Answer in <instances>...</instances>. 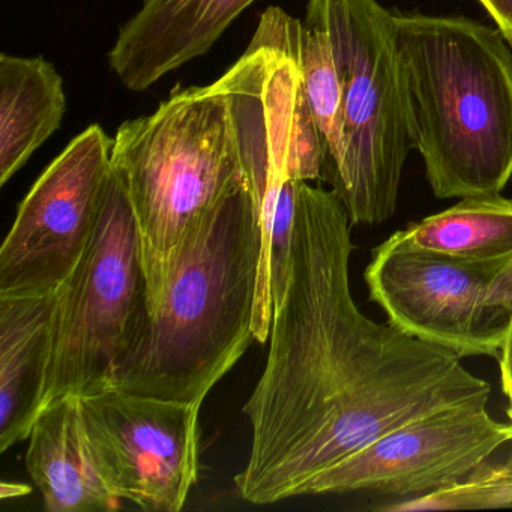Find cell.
Masks as SVG:
<instances>
[{
  "label": "cell",
  "instance_id": "6da1fadb",
  "mask_svg": "<svg viewBox=\"0 0 512 512\" xmlns=\"http://www.w3.org/2000/svg\"><path fill=\"white\" fill-rule=\"evenodd\" d=\"M352 226L337 190L302 182L289 286L244 406L253 442L235 484L253 505L305 496L314 479L383 434L490 398V383L460 356L359 310L350 290Z\"/></svg>",
  "mask_w": 512,
  "mask_h": 512
},
{
  "label": "cell",
  "instance_id": "7a4b0ae2",
  "mask_svg": "<svg viewBox=\"0 0 512 512\" xmlns=\"http://www.w3.org/2000/svg\"><path fill=\"white\" fill-rule=\"evenodd\" d=\"M263 253L247 181L205 218L113 388L202 406L254 335Z\"/></svg>",
  "mask_w": 512,
  "mask_h": 512
},
{
  "label": "cell",
  "instance_id": "3957f363",
  "mask_svg": "<svg viewBox=\"0 0 512 512\" xmlns=\"http://www.w3.org/2000/svg\"><path fill=\"white\" fill-rule=\"evenodd\" d=\"M413 149L437 199L500 194L512 178V50L461 16L394 11Z\"/></svg>",
  "mask_w": 512,
  "mask_h": 512
},
{
  "label": "cell",
  "instance_id": "277c9868",
  "mask_svg": "<svg viewBox=\"0 0 512 512\" xmlns=\"http://www.w3.org/2000/svg\"><path fill=\"white\" fill-rule=\"evenodd\" d=\"M112 167L136 217L151 313L212 209L245 182L220 83L176 88L149 116L116 131Z\"/></svg>",
  "mask_w": 512,
  "mask_h": 512
},
{
  "label": "cell",
  "instance_id": "5b68a950",
  "mask_svg": "<svg viewBox=\"0 0 512 512\" xmlns=\"http://www.w3.org/2000/svg\"><path fill=\"white\" fill-rule=\"evenodd\" d=\"M344 86L347 152L334 181L353 226L388 221L413 149L394 11L379 0H308Z\"/></svg>",
  "mask_w": 512,
  "mask_h": 512
},
{
  "label": "cell",
  "instance_id": "8992f818",
  "mask_svg": "<svg viewBox=\"0 0 512 512\" xmlns=\"http://www.w3.org/2000/svg\"><path fill=\"white\" fill-rule=\"evenodd\" d=\"M148 319L136 217L124 181L112 167L94 236L55 293L43 407L65 395L113 388Z\"/></svg>",
  "mask_w": 512,
  "mask_h": 512
},
{
  "label": "cell",
  "instance_id": "52a82bcc",
  "mask_svg": "<svg viewBox=\"0 0 512 512\" xmlns=\"http://www.w3.org/2000/svg\"><path fill=\"white\" fill-rule=\"evenodd\" d=\"M113 142L91 125L35 182L0 248V296L55 295L68 280L100 220Z\"/></svg>",
  "mask_w": 512,
  "mask_h": 512
},
{
  "label": "cell",
  "instance_id": "ba28073f",
  "mask_svg": "<svg viewBox=\"0 0 512 512\" xmlns=\"http://www.w3.org/2000/svg\"><path fill=\"white\" fill-rule=\"evenodd\" d=\"M107 485L146 511H181L199 475V406L118 388L79 397Z\"/></svg>",
  "mask_w": 512,
  "mask_h": 512
},
{
  "label": "cell",
  "instance_id": "9c48e42d",
  "mask_svg": "<svg viewBox=\"0 0 512 512\" xmlns=\"http://www.w3.org/2000/svg\"><path fill=\"white\" fill-rule=\"evenodd\" d=\"M487 403L446 407L383 434L314 479L305 496L373 491L404 500L452 487L512 442L511 424L491 418Z\"/></svg>",
  "mask_w": 512,
  "mask_h": 512
},
{
  "label": "cell",
  "instance_id": "30bf717a",
  "mask_svg": "<svg viewBox=\"0 0 512 512\" xmlns=\"http://www.w3.org/2000/svg\"><path fill=\"white\" fill-rule=\"evenodd\" d=\"M508 259H458L418 247L400 230L373 251L364 277L395 328L460 358L485 356L476 335L479 298Z\"/></svg>",
  "mask_w": 512,
  "mask_h": 512
},
{
  "label": "cell",
  "instance_id": "8fae6325",
  "mask_svg": "<svg viewBox=\"0 0 512 512\" xmlns=\"http://www.w3.org/2000/svg\"><path fill=\"white\" fill-rule=\"evenodd\" d=\"M257 0H145L116 37L109 67L133 92L206 55Z\"/></svg>",
  "mask_w": 512,
  "mask_h": 512
},
{
  "label": "cell",
  "instance_id": "7c38bea8",
  "mask_svg": "<svg viewBox=\"0 0 512 512\" xmlns=\"http://www.w3.org/2000/svg\"><path fill=\"white\" fill-rule=\"evenodd\" d=\"M28 440L26 467L46 511H115L122 505L98 469L77 395L44 406Z\"/></svg>",
  "mask_w": 512,
  "mask_h": 512
},
{
  "label": "cell",
  "instance_id": "4fadbf2b",
  "mask_svg": "<svg viewBox=\"0 0 512 512\" xmlns=\"http://www.w3.org/2000/svg\"><path fill=\"white\" fill-rule=\"evenodd\" d=\"M55 295L0 296V452L28 440L43 409Z\"/></svg>",
  "mask_w": 512,
  "mask_h": 512
},
{
  "label": "cell",
  "instance_id": "5bb4252c",
  "mask_svg": "<svg viewBox=\"0 0 512 512\" xmlns=\"http://www.w3.org/2000/svg\"><path fill=\"white\" fill-rule=\"evenodd\" d=\"M67 112L64 80L52 62L0 56V185L61 128Z\"/></svg>",
  "mask_w": 512,
  "mask_h": 512
},
{
  "label": "cell",
  "instance_id": "9a60e30c",
  "mask_svg": "<svg viewBox=\"0 0 512 512\" xmlns=\"http://www.w3.org/2000/svg\"><path fill=\"white\" fill-rule=\"evenodd\" d=\"M257 28L287 49L301 71L302 85L328 154V181L334 184L346 161L344 86L328 35L319 26L299 22L281 8L271 7Z\"/></svg>",
  "mask_w": 512,
  "mask_h": 512
},
{
  "label": "cell",
  "instance_id": "2e32d148",
  "mask_svg": "<svg viewBox=\"0 0 512 512\" xmlns=\"http://www.w3.org/2000/svg\"><path fill=\"white\" fill-rule=\"evenodd\" d=\"M412 244L473 262L512 256V200L463 197L457 205L401 230Z\"/></svg>",
  "mask_w": 512,
  "mask_h": 512
},
{
  "label": "cell",
  "instance_id": "e0dca14e",
  "mask_svg": "<svg viewBox=\"0 0 512 512\" xmlns=\"http://www.w3.org/2000/svg\"><path fill=\"white\" fill-rule=\"evenodd\" d=\"M512 506V457L499 463H482L463 481L436 493L397 500L379 511H460V509L509 508Z\"/></svg>",
  "mask_w": 512,
  "mask_h": 512
},
{
  "label": "cell",
  "instance_id": "ac0fdd59",
  "mask_svg": "<svg viewBox=\"0 0 512 512\" xmlns=\"http://www.w3.org/2000/svg\"><path fill=\"white\" fill-rule=\"evenodd\" d=\"M512 322V256L494 272L479 298L476 335L485 356H497Z\"/></svg>",
  "mask_w": 512,
  "mask_h": 512
},
{
  "label": "cell",
  "instance_id": "d6986e66",
  "mask_svg": "<svg viewBox=\"0 0 512 512\" xmlns=\"http://www.w3.org/2000/svg\"><path fill=\"white\" fill-rule=\"evenodd\" d=\"M512 46V0H478Z\"/></svg>",
  "mask_w": 512,
  "mask_h": 512
},
{
  "label": "cell",
  "instance_id": "ffe728a7",
  "mask_svg": "<svg viewBox=\"0 0 512 512\" xmlns=\"http://www.w3.org/2000/svg\"><path fill=\"white\" fill-rule=\"evenodd\" d=\"M500 380H502L503 394L509 401V409H512V322L506 331L502 349H500Z\"/></svg>",
  "mask_w": 512,
  "mask_h": 512
},
{
  "label": "cell",
  "instance_id": "44dd1931",
  "mask_svg": "<svg viewBox=\"0 0 512 512\" xmlns=\"http://www.w3.org/2000/svg\"><path fill=\"white\" fill-rule=\"evenodd\" d=\"M0 490H2V499H11V497H22L25 496V494L31 493V487L29 485H23V484H8V482H4L2 484V487H0Z\"/></svg>",
  "mask_w": 512,
  "mask_h": 512
},
{
  "label": "cell",
  "instance_id": "7402d4cb",
  "mask_svg": "<svg viewBox=\"0 0 512 512\" xmlns=\"http://www.w3.org/2000/svg\"><path fill=\"white\" fill-rule=\"evenodd\" d=\"M506 415H508L509 424H511V427H512V409H509V407H508V410H506Z\"/></svg>",
  "mask_w": 512,
  "mask_h": 512
}]
</instances>
